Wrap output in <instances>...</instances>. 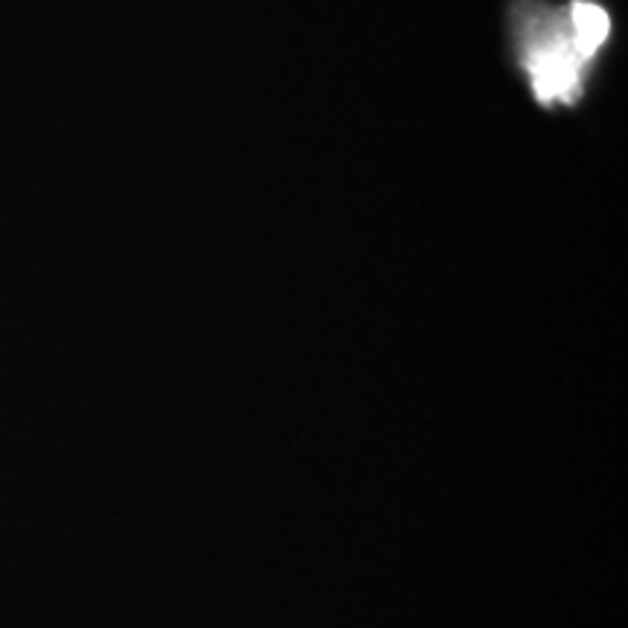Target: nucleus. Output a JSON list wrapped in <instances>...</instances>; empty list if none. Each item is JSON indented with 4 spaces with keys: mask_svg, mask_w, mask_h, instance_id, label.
<instances>
[{
    "mask_svg": "<svg viewBox=\"0 0 628 628\" xmlns=\"http://www.w3.org/2000/svg\"><path fill=\"white\" fill-rule=\"evenodd\" d=\"M612 18L603 7L576 0L562 12L547 7H521L518 42L530 74L532 93L541 106L576 102L585 82L587 62L603 49Z\"/></svg>",
    "mask_w": 628,
    "mask_h": 628,
    "instance_id": "1",
    "label": "nucleus"
}]
</instances>
